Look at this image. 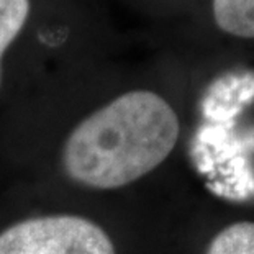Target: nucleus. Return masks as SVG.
<instances>
[{
    "label": "nucleus",
    "mask_w": 254,
    "mask_h": 254,
    "mask_svg": "<svg viewBox=\"0 0 254 254\" xmlns=\"http://www.w3.org/2000/svg\"><path fill=\"white\" fill-rule=\"evenodd\" d=\"M205 254H254V223L240 221L218 231Z\"/></svg>",
    "instance_id": "5"
},
{
    "label": "nucleus",
    "mask_w": 254,
    "mask_h": 254,
    "mask_svg": "<svg viewBox=\"0 0 254 254\" xmlns=\"http://www.w3.org/2000/svg\"><path fill=\"white\" fill-rule=\"evenodd\" d=\"M0 254H120L102 215L43 208L0 225Z\"/></svg>",
    "instance_id": "2"
},
{
    "label": "nucleus",
    "mask_w": 254,
    "mask_h": 254,
    "mask_svg": "<svg viewBox=\"0 0 254 254\" xmlns=\"http://www.w3.org/2000/svg\"><path fill=\"white\" fill-rule=\"evenodd\" d=\"M28 13L30 0H0V87L3 75V58L23 30Z\"/></svg>",
    "instance_id": "4"
},
{
    "label": "nucleus",
    "mask_w": 254,
    "mask_h": 254,
    "mask_svg": "<svg viewBox=\"0 0 254 254\" xmlns=\"http://www.w3.org/2000/svg\"><path fill=\"white\" fill-rule=\"evenodd\" d=\"M179 138V115L164 97L123 92L67 129L51 149L53 176L79 193L107 195L154 172Z\"/></svg>",
    "instance_id": "1"
},
{
    "label": "nucleus",
    "mask_w": 254,
    "mask_h": 254,
    "mask_svg": "<svg viewBox=\"0 0 254 254\" xmlns=\"http://www.w3.org/2000/svg\"><path fill=\"white\" fill-rule=\"evenodd\" d=\"M213 18L225 33L254 38V0H213Z\"/></svg>",
    "instance_id": "3"
}]
</instances>
